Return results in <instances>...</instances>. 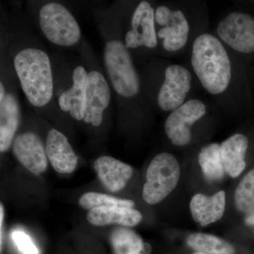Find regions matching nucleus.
Here are the masks:
<instances>
[{"mask_svg": "<svg viewBox=\"0 0 254 254\" xmlns=\"http://www.w3.org/2000/svg\"><path fill=\"white\" fill-rule=\"evenodd\" d=\"M193 254H203L198 253V252H195V253Z\"/></svg>", "mask_w": 254, "mask_h": 254, "instance_id": "29", "label": "nucleus"}, {"mask_svg": "<svg viewBox=\"0 0 254 254\" xmlns=\"http://www.w3.org/2000/svg\"><path fill=\"white\" fill-rule=\"evenodd\" d=\"M88 74L83 66L74 68L72 73V85L62 93L58 98L60 110L68 113L71 118L83 121L86 110Z\"/></svg>", "mask_w": 254, "mask_h": 254, "instance_id": "13", "label": "nucleus"}, {"mask_svg": "<svg viewBox=\"0 0 254 254\" xmlns=\"http://www.w3.org/2000/svg\"><path fill=\"white\" fill-rule=\"evenodd\" d=\"M245 222L247 225L254 226V212L250 215H247V218L245 219Z\"/></svg>", "mask_w": 254, "mask_h": 254, "instance_id": "27", "label": "nucleus"}, {"mask_svg": "<svg viewBox=\"0 0 254 254\" xmlns=\"http://www.w3.org/2000/svg\"><path fill=\"white\" fill-rule=\"evenodd\" d=\"M191 86V74L187 68L178 64L165 69L164 81L158 95V103L164 111H173L185 103Z\"/></svg>", "mask_w": 254, "mask_h": 254, "instance_id": "10", "label": "nucleus"}, {"mask_svg": "<svg viewBox=\"0 0 254 254\" xmlns=\"http://www.w3.org/2000/svg\"><path fill=\"white\" fill-rule=\"evenodd\" d=\"M93 167L102 185L113 193L123 190L133 173L128 164L107 155L97 158Z\"/></svg>", "mask_w": 254, "mask_h": 254, "instance_id": "15", "label": "nucleus"}, {"mask_svg": "<svg viewBox=\"0 0 254 254\" xmlns=\"http://www.w3.org/2000/svg\"><path fill=\"white\" fill-rule=\"evenodd\" d=\"M13 65L30 104L37 108L49 104L54 94V81L46 52L36 47L23 48L15 55Z\"/></svg>", "mask_w": 254, "mask_h": 254, "instance_id": "1", "label": "nucleus"}, {"mask_svg": "<svg viewBox=\"0 0 254 254\" xmlns=\"http://www.w3.org/2000/svg\"><path fill=\"white\" fill-rule=\"evenodd\" d=\"M103 62L115 91L125 98L136 96L140 91V78L125 43L118 39L107 41Z\"/></svg>", "mask_w": 254, "mask_h": 254, "instance_id": "3", "label": "nucleus"}, {"mask_svg": "<svg viewBox=\"0 0 254 254\" xmlns=\"http://www.w3.org/2000/svg\"><path fill=\"white\" fill-rule=\"evenodd\" d=\"M235 203L241 213L254 212V169L244 177L235 193Z\"/></svg>", "mask_w": 254, "mask_h": 254, "instance_id": "24", "label": "nucleus"}, {"mask_svg": "<svg viewBox=\"0 0 254 254\" xmlns=\"http://www.w3.org/2000/svg\"><path fill=\"white\" fill-rule=\"evenodd\" d=\"M12 238L15 245L23 254H38V249L32 242L31 238L25 232L16 231L13 232Z\"/></svg>", "mask_w": 254, "mask_h": 254, "instance_id": "25", "label": "nucleus"}, {"mask_svg": "<svg viewBox=\"0 0 254 254\" xmlns=\"http://www.w3.org/2000/svg\"><path fill=\"white\" fill-rule=\"evenodd\" d=\"M218 36L241 54H254V17L248 13L235 11L218 23Z\"/></svg>", "mask_w": 254, "mask_h": 254, "instance_id": "6", "label": "nucleus"}, {"mask_svg": "<svg viewBox=\"0 0 254 254\" xmlns=\"http://www.w3.org/2000/svg\"><path fill=\"white\" fill-rule=\"evenodd\" d=\"M111 100L109 83L103 73L92 70L88 74L86 110L83 121L98 127L103 123L104 113Z\"/></svg>", "mask_w": 254, "mask_h": 254, "instance_id": "11", "label": "nucleus"}, {"mask_svg": "<svg viewBox=\"0 0 254 254\" xmlns=\"http://www.w3.org/2000/svg\"><path fill=\"white\" fill-rule=\"evenodd\" d=\"M81 208L89 210L102 207H128L134 208L135 203L132 200L116 198L112 195L98 192H87L78 200Z\"/></svg>", "mask_w": 254, "mask_h": 254, "instance_id": "23", "label": "nucleus"}, {"mask_svg": "<svg viewBox=\"0 0 254 254\" xmlns=\"http://www.w3.org/2000/svg\"><path fill=\"white\" fill-rule=\"evenodd\" d=\"M225 210V193L217 192L211 196L198 193L190 202L192 218L202 227L218 221L223 216Z\"/></svg>", "mask_w": 254, "mask_h": 254, "instance_id": "17", "label": "nucleus"}, {"mask_svg": "<svg viewBox=\"0 0 254 254\" xmlns=\"http://www.w3.org/2000/svg\"><path fill=\"white\" fill-rule=\"evenodd\" d=\"M180 177V165L174 155L168 153L157 155L147 169L143 200L148 204H158L175 190Z\"/></svg>", "mask_w": 254, "mask_h": 254, "instance_id": "5", "label": "nucleus"}, {"mask_svg": "<svg viewBox=\"0 0 254 254\" xmlns=\"http://www.w3.org/2000/svg\"><path fill=\"white\" fill-rule=\"evenodd\" d=\"M4 210L2 203L0 204V249H1V254L3 252V245H4Z\"/></svg>", "mask_w": 254, "mask_h": 254, "instance_id": "26", "label": "nucleus"}, {"mask_svg": "<svg viewBox=\"0 0 254 254\" xmlns=\"http://www.w3.org/2000/svg\"><path fill=\"white\" fill-rule=\"evenodd\" d=\"M206 107L200 100H190L172 111L165 124V130L173 145L184 146L191 138L190 127L204 116Z\"/></svg>", "mask_w": 254, "mask_h": 254, "instance_id": "7", "label": "nucleus"}, {"mask_svg": "<svg viewBox=\"0 0 254 254\" xmlns=\"http://www.w3.org/2000/svg\"><path fill=\"white\" fill-rule=\"evenodd\" d=\"M249 139L242 133L232 135L220 145L224 168L227 175L237 177L245 170Z\"/></svg>", "mask_w": 254, "mask_h": 254, "instance_id": "19", "label": "nucleus"}, {"mask_svg": "<svg viewBox=\"0 0 254 254\" xmlns=\"http://www.w3.org/2000/svg\"><path fill=\"white\" fill-rule=\"evenodd\" d=\"M6 91L5 90V87L3 82L0 83V103L4 100L5 96H6Z\"/></svg>", "mask_w": 254, "mask_h": 254, "instance_id": "28", "label": "nucleus"}, {"mask_svg": "<svg viewBox=\"0 0 254 254\" xmlns=\"http://www.w3.org/2000/svg\"><path fill=\"white\" fill-rule=\"evenodd\" d=\"M198 163L208 181H220L226 173L222 162L220 145L218 143H210L202 148L198 154Z\"/></svg>", "mask_w": 254, "mask_h": 254, "instance_id": "21", "label": "nucleus"}, {"mask_svg": "<svg viewBox=\"0 0 254 254\" xmlns=\"http://www.w3.org/2000/svg\"><path fill=\"white\" fill-rule=\"evenodd\" d=\"M40 28L50 43L60 47H72L81 39V31L67 8L58 2L43 5L38 14Z\"/></svg>", "mask_w": 254, "mask_h": 254, "instance_id": "4", "label": "nucleus"}, {"mask_svg": "<svg viewBox=\"0 0 254 254\" xmlns=\"http://www.w3.org/2000/svg\"><path fill=\"white\" fill-rule=\"evenodd\" d=\"M87 220L95 226L118 225L121 227H134L141 221V212L128 207H102L92 209L87 213Z\"/></svg>", "mask_w": 254, "mask_h": 254, "instance_id": "18", "label": "nucleus"}, {"mask_svg": "<svg viewBox=\"0 0 254 254\" xmlns=\"http://www.w3.org/2000/svg\"><path fill=\"white\" fill-rule=\"evenodd\" d=\"M46 150L48 160L55 171L60 174H70L74 171L78 158L62 132L51 128L47 135Z\"/></svg>", "mask_w": 254, "mask_h": 254, "instance_id": "14", "label": "nucleus"}, {"mask_svg": "<svg viewBox=\"0 0 254 254\" xmlns=\"http://www.w3.org/2000/svg\"><path fill=\"white\" fill-rule=\"evenodd\" d=\"M12 151L18 161L31 173L39 175L46 171V144L36 133L28 131L17 135L13 141Z\"/></svg>", "mask_w": 254, "mask_h": 254, "instance_id": "12", "label": "nucleus"}, {"mask_svg": "<svg viewBox=\"0 0 254 254\" xmlns=\"http://www.w3.org/2000/svg\"><path fill=\"white\" fill-rule=\"evenodd\" d=\"M125 44L128 49L140 47L155 48L158 45L155 10L148 1H142L133 11L131 29L126 33Z\"/></svg>", "mask_w": 254, "mask_h": 254, "instance_id": "9", "label": "nucleus"}, {"mask_svg": "<svg viewBox=\"0 0 254 254\" xmlns=\"http://www.w3.org/2000/svg\"><path fill=\"white\" fill-rule=\"evenodd\" d=\"M192 67L205 89L213 95L226 91L232 78L230 58L216 37L203 33L193 42Z\"/></svg>", "mask_w": 254, "mask_h": 254, "instance_id": "2", "label": "nucleus"}, {"mask_svg": "<svg viewBox=\"0 0 254 254\" xmlns=\"http://www.w3.org/2000/svg\"><path fill=\"white\" fill-rule=\"evenodd\" d=\"M187 243L195 252L203 254H235L231 244L215 235L205 233H193L187 240Z\"/></svg>", "mask_w": 254, "mask_h": 254, "instance_id": "22", "label": "nucleus"}, {"mask_svg": "<svg viewBox=\"0 0 254 254\" xmlns=\"http://www.w3.org/2000/svg\"><path fill=\"white\" fill-rule=\"evenodd\" d=\"M21 121L19 101L14 93L6 92L0 103V151L5 153L14 141L15 134Z\"/></svg>", "mask_w": 254, "mask_h": 254, "instance_id": "16", "label": "nucleus"}, {"mask_svg": "<svg viewBox=\"0 0 254 254\" xmlns=\"http://www.w3.org/2000/svg\"><path fill=\"white\" fill-rule=\"evenodd\" d=\"M155 22L163 26L157 33L163 39V46L167 51L176 52L187 44L190 33V25L181 10H171L160 6L155 11Z\"/></svg>", "mask_w": 254, "mask_h": 254, "instance_id": "8", "label": "nucleus"}, {"mask_svg": "<svg viewBox=\"0 0 254 254\" xmlns=\"http://www.w3.org/2000/svg\"><path fill=\"white\" fill-rule=\"evenodd\" d=\"M110 242L113 254H145L141 237L126 227H118L110 232Z\"/></svg>", "mask_w": 254, "mask_h": 254, "instance_id": "20", "label": "nucleus"}]
</instances>
